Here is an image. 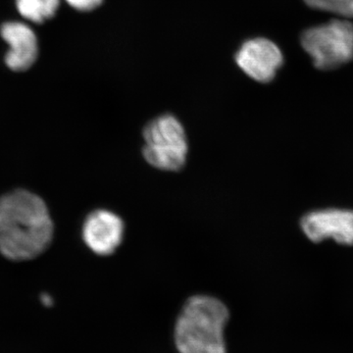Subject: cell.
<instances>
[{
  "label": "cell",
  "mask_w": 353,
  "mask_h": 353,
  "mask_svg": "<svg viewBox=\"0 0 353 353\" xmlns=\"http://www.w3.org/2000/svg\"><path fill=\"white\" fill-rule=\"evenodd\" d=\"M309 240L320 243L333 239L343 245H353V211L347 209H322L309 212L301 222Z\"/></svg>",
  "instance_id": "obj_6"
},
{
  "label": "cell",
  "mask_w": 353,
  "mask_h": 353,
  "mask_svg": "<svg viewBox=\"0 0 353 353\" xmlns=\"http://www.w3.org/2000/svg\"><path fill=\"white\" fill-rule=\"evenodd\" d=\"M43 301H44V304H46V305L50 306L51 304H52V301H51V297L50 296H43Z\"/></svg>",
  "instance_id": "obj_12"
},
{
  "label": "cell",
  "mask_w": 353,
  "mask_h": 353,
  "mask_svg": "<svg viewBox=\"0 0 353 353\" xmlns=\"http://www.w3.org/2000/svg\"><path fill=\"white\" fill-rule=\"evenodd\" d=\"M350 18H353V0L352 2V6H350Z\"/></svg>",
  "instance_id": "obj_13"
},
{
  "label": "cell",
  "mask_w": 353,
  "mask_h": 353,
  "mask_svg": "<svg viewBox=\"0 0 353 353\" xmlns=\"http://www.w3.org/2000/svg\"><path fill=\"white\" fill-rule=\"evenodd\" d=\"M143 157L161 171H180L187 163L189 141L181 121L163 114L150 121L143 129Z\"/></svg>",
  "instance_id": "obj_3"
},
{
  "label": "cell",
  "mask_w": 353,
  "mask_h": 353,
  "mask_svg": "<svg viewBox=\"0 0 353 353\" xmlns=\"http://www.w3.org/2000/svg\"><path fill=\"white\" fill-rule=\"evenodd\" d=\"M301 43L315 68H340L353 60V24L345 19H333L308 28L301 34Z\"/></svg>",
  "instance_id": "obj_4"
},
{
  "label": "cell",
  "mask_w": 353,
  "mask_h": 353,
  "mask_svg": "<svg viewBox=\"0 0 353 353\" xmlns=\"http://www.w3.org/2000/svg\"><path fill=\"white\" fill-rule=\"evenodd\" d=\"M306 6L315 10L326 11L350 18V6L352 0H303Z\"/></svg>",
  "instance_id": "obj_10"
},
{
  "label": "cell",
  "mask_w": 353,
  "mask_h": 353,
  "mask_svg": "<svg viewBox=\"0 0 353 353\" xmlns=\"http://www.w3.org/2000/svg\"><path fill=\"white\" fill-rule=\"evenodd\" d=\"M60 0H16L18 12L34 24H43L54 17Z\"/></svg>",
  "instance_id": "obj_9"
},
{
  "label": "cell",
  "mask_w": 353,
  "mask_h": 353,
  "mask_svg": "<svg viewBox=\"0 0 353 353\" xmlns=\"http://www.w3.org/2000/svg\"><path fill=\"white\" fill-rule=\"evenodd\" d=\"M124 234V221L106 209L92 211L83 222V243L99 256H108L115 252L122 243Z\"/></svg>",
  "instance_id": "obj_7"
},
{
  "label": "cell",
  "mask_w": 353,
  "mask_h": 353,
  "mask_svg": "<svg viewBox=\"0 0 353 353\" xmlns=\"http://www.w3.org/2000/svg\"><path fill=\"white\" fill-rule=\"evenodd\" d=\"M0 36L8 43L4 61L14 72L28 71L39 57V41L29 26L20 22H7L0 27Z\"/></svg>",
  "instance_id": "obj_8"
},
{
  "label": "cell",
  "mask_w": 353,
  "mask_h": 353,
  "mask_svg": "<svg viewBox=\"0 0 353 353\" xmlns=\"http://www.w3.org/2000/svg\"><path fill=\"white\" fill-rule=\"evenodd\" d=\"M241 71L256 82L270 83L284 64L280 48L268 39L256 38L245 41L236 54Z\"/></svg>",
  "instance_id": "obj_5"
},
{
  "label": "cell",
  "mask_w": 353,
  "mask_h": 353,
  "mask_svg": "<svg viewBox=\"0 0 353 353\" xmlns=\"http://www.w3.org/2000/svg\"><path fill=\"white\" fill-rule=\"evenodd\" d=\"M66 2L76 10L88 12L101 6L103 0H66Z\"/></svg>",
  "instance_id": "obj_11"
},
{
  "label": "cell",
  "mask_w": 353,
  "mask_h": 353,
  "mask_svg": "<svg viewBox=\"0 0 353 353\" xmlns=\"http://www.w3.org/2000/svg\"><path fill=\"white\" fill-rule=\"evenodd\" d=\"M54 225L46 202L29 190L0 197V253L12 261H27L48 250Z\"/></svg>",
  "instance_id": "obj_1"
},
{
  "label": "cell",
  "mask_w": 353,
  "mask_h": 353,
  "mask_svg": "<svg viewBox=\"0 0 353 353\" xmlns=\"http://www.w3.org/2000/svg\"><path fill=\"white\" fill-rule=\"evenodd\" d=\"M229 311L219 299L190 297L175 327L176 347L180 353H227L224 330Z\"/></svg>",
  "instance_id": "obj_2"
}]
</instances>
